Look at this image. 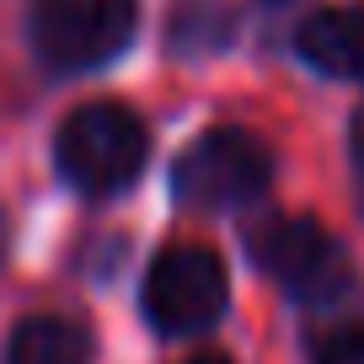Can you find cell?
Instances as JSON below:
<instances>
[{
  "instance_id": "obj_1",
  "label": "cell",
  "mask_w": 364,
  "mask_h": 364,
  "mask_svg": "<svg viewBox=\"0 0 364 364\" xmlns=\"http://www.w3.org/2000/svg\"><path fill=\"white\" fill-rule=\"evenodd\" d=\"M145 156H150V129L124 102L75 107L65 118V129H59V139H54L59 177L75 193H91V198L124 193L129 182L145 171Z\"/></svg>"
},
{
  "instance_id": "obj_2",
  "label": "cell",
  "mask_w": 364,
  "mask_h": 364,
  "mask_svg": "<svg viewBox=\"0 0 364 364\" xmlns=\"http://www.w3.org/2000/svg\"><path fill=\"white\" fill-rule=\"evenodd\" d=\"M273 156L262 150L257 134L247 129H209L177 156L171 166V193L198 215H220V209H241L252 198L268 193Z\"/></svg>"
},
{
  "instance_id": "obj_3",
  "label": "cell",
  "mask_w": 364,
  "mask_h": 364,
  "mask_svg": "<svg viewBox=\"0 0 364 364\" xmlns=\"http://www.w3.org/2000/svg\"><path fill=\"white\" fill-rule=\"evenodd\" d=\"M134 38V0H33V48L54 70H97Z\"/></svg>"
},
{
  "instance_id": "obj_4",
  "label": "cell",
  "mask_w": 364,
  "mask_h": 364,
  "mask_svg": "<svg viewBox=\"0 0 364 364\" xmlns=\"http://www.w3.org/2000/svg\"><path fill=\"white\" fill-rule=\"evenodd\" d=\"M252 257L268 279L289 289L295 300H338L348 289V257L343 247L306 215H273L252 230Z\"/></svg>"
},
{
  "instance_id": "obj_5",
  "label": "cell",
  "mask_w": 364,
  "mask_h": 364,
  "mask_svg": "<svg viewBox=\"0 0 364 364\" xmlns=\"http://www.w3.org/2000/svg\"><path fill=\"white\" fill-rule=\"evenodd\" d=\"M225 262L209 247H166L145 273V316L166 338L204 332L225 316Z\"/></svg>"
},
{
  "instance_id": "obj_6",
  "label": "cell",
  "mask_w": 364,
  "mask_h": 364,
  "mask_svg": "<svg viewBox=\"0 0 364 364\" xmlns=\"http://www.w3.org/2000/svg\"><path fill=\"white\" fill-rule=\"evenodd\" d=\"M300 54L338 80H364V6H327L300 22Z\"/></svg>"
},
{
  "instance_id": "obj_7",
  "label": "cell",
  "mask_w": 364,
  "mask_h": 364,
  "mask_svg": "<svg viewBox=\"0 0 364 364\" xmlns=\"http://www.w3.org/2000/svg\"><path fill=\"white\" fill-rule=\"evenodd\" d=\"M6 364H91V338L80 321L65 316H27L11 332Z\"/></svg>"
},
{
  "instance_id": "obj_8",
  "label": "cell",
  "mask_w": 364,
  "mask_h": 364,
  "mask_svg": "<svg viewBox=\"0 0 364 364\" xmlns=\"http://www.w3.org/2000/svg\"><path fill=\"white\" fill-rule=\"evenodd\" d=\"M316 364H364V332L348 327V332H332L327 343H321Z\"/></svg>"
},
{
  "instance_id": "obj_9",
  "label": "cell",
  "mask_w": 364,
  "mask_h": 364,
  "mask_svg": "<svg viewBox=\"0 0 364 364\" xmlns=\"http://www.w3.org/2000/svg\"><path fill=\"white\" fill-rule=\"evenodd\" d=\"M353 182H359V198H364V113L353 118Z\"/></svg>"
},
{
  "instance_id": "obj_10",
  "label": "cell",
  "mask_w": 364,
  "mask_h": 364,
  "mask_svg": "<svg viewBox=\"0 0 364 364\" xmlns=\"http://www.w3.org/2000/svg\"><path fill=\"white\" fill-rule=\"evenodd\" d=\"M188 364H230V359H220V353H198V359H188Z\"/></svg>"
},
{
  "instance_id": "obj_11",
  "label": "cell",
  "mask_w": 364,
  "mask_h": 364,
  "mask_svg": "<svg viewBox=\"0 0 364 364\" xmlns=\"http://www.w3.org/2000/svg\"><path fill=\"white\" fill-rule=\"evenodd\" d=\"M0 252H6V215H0Z\"/></svg>"
}]
</instances>
